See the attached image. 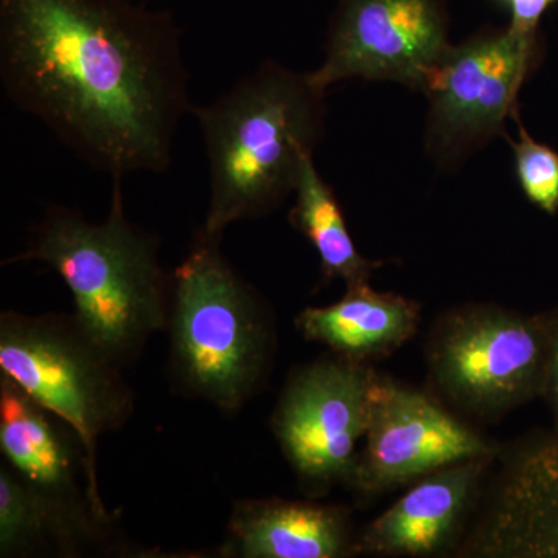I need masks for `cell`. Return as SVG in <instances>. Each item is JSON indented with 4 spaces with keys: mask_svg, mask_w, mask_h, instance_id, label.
<instances>
[{
    "mask_svg": "<svg viewBox=\"0 0 558 558\" xmlns=\"http://www.w3.org/2000/svg\"><path fill=\"white\" fill-rule=\"evenodd\" d=\"M0 83L112 179L167 171L193 108L178 22L132 0H0Z\"/></svg>",
    "mask_w": 558,
    "mask_h": 558,
    "instance_id": "1",
    "label": "cell"
},
{
    "mask_svg": "<svg viewBox=\"0 0 558 558\" xmlns=\"http://www.w3.org/2000/svg\"><path fill=\"white\" fill-rule=\"evenodd\" d=\"M326 92L264 61L208 105H193L207 154L209 202L201 231L222 241L233 223L270 215L295 193L325 135Z\"/></svg>",
    "mask_w": 558,
    "mask_h": 558,
    "instance_id": "2",
    "label": "cell"
},
{
    "mask_svg": "<svg viewBox=\"0 0 558 558\" xmlns=\"http://www.w3.org/2000/svg\"><path fill=\"white\" fill-rule=\"evenodd\" d=\"M40 263L60 275L83 329L121 366L168 328L172 278L161 267L157 241L124 213L121 179H113L108 218L51 207L28 247L5 264Z\"/></svg>",
    "mask_w": 558,
    "mask_h": 558,
    "instance_id": "3",
    "label": "cell"
},
{
    "mask_svg": "<svg viewBox=\"0 0 558 558\" xmlns=\"http://www.w3.org/2000/svg\"><path fill=\"white\" fill-rule=\"evenodd\" d=\"M168 328L175 380L223 413L240 411L269 373L275 332L266 306L220 240L201 230L172 275Z\"/></svg>",
    "mask_w": 558,
    "mask_h": 558,
    "instance_id": "4",
    "label": "cell"
},
{
    "mask_svg": "<svg viewBox=\"0 0 558 558\" xmlns=\"http://www.w3.org/2000/svg\"><path fill=\"white\" fill-rule=\"evenodd\" d=\"M121 368L75 314L9 311L0 317V374L76 433L86 454L87 494L105 519L110 515L98 488V442L123 427L134 410Z\"/></svg>",
    "mask_w": 558,
    "mask_h": 558,
    "instance_id": "5",
    "label": "cell"
},
{
    "mask_svg": "<svg viewBox=\"0 0 558 558\" xmlns=\"http://www.w3.org/2000/svg\"><path fill=\"white\" fill-rule=\"evenodd\" d=\"M548 348L549 312L469 304L436 323L427 348L429 380L457 409L501 416L542 398Z\"/></svg>",
    "mask_w": 558,
    "mask_h": 558,
    "instance_id": "6",
    "label": "cell"
},
{
    "mask_svg": "<svg viewBox=\"0 0 558 558\" xmlns=\"http://www.w3.org/2000/svg\"><path fill=\"white\" fill-rule=\"evenodd\" d=\"M538 35L484 28L444 51L429 69L425 148L440 170L453 171L498 137L519 116L521 87L538 64Z\"/></svg>",
    "mask_w": 558,
    "mask_h": 558,
    "instance_id": "7",
    "label": "cell"
},
{
    "mask_svg": "<svg viewBox=\"0 0 558 558\" xmlns=\"http://www.w3.org/2000/svg\"><path fill=\"white\" fill-rule=\"evenodd\" d=\"M376 374L368 363L332 354L303 366L286 384L271 429L293 472L315 495L351 480Z\"/></svg>",
    "mask_w": 558,
    "mask_h": 558,
    "instance_id": "8",
    "label": "cell"
},
{
    "mask_svg": "<svg viewBox=\"0 0 558 558\" xmlns=\"http://www.w3.org/2000/svg\"><path fill=\"white\" fill-rule=\"evenodd\" d=\"M447 0H339L325 60L307 73L319 90L344 80L391 81L421 92L449 49Z\"/></svg>",
    "mask_w": 558,
    "mask_h": 558,
    "instance_id": "9",
    "label": "cell"
},
{
    "mask_svg": "<svg viewBox=\"0 0 558 558\" xmlns=\"http://www.w3.org/2000/svg\"><path fill=\"white\" fill-rule=\"evenodd\" d=\"M351 484L362 494H381L436 470L475 458L494 447L438 402L416 389L376 374L368 428Z\"/></svg>",
    "mask_w": 558,
    "mask_h": 558,
    "instance_id": "10",
    "label": "cell"
},
{
    "mask_svg": "<svg viewBox=\"0 0 558 558\" xmlns=\"http://www.w3.org/2000/svg\"><path fill=\"white\" fill-rule=\"evenodd\" d=\"M462 556L558 558V432L510 453Z\"/></svg>",
    "mask_w": 558,
    "mask_h": 558,
    "instance_id": "11",
    "label": "cell"
},
{
    "mask_svg": "<svg viewBox=\"0 0 558 558\" xmlns=\"http://www.w3.org/2000/svg\"><path fill=\"white\" fill-rule=\"evenodd\" d=\"M488 459H468L422 476L363 529L355 554L429 557L449 548L475 505Z\"/></svg>",
    "mask_w": 558,
    "mask_h": 558,
    "instance_id": "12",
    "label": "cell"
},
{
    "mask_svg": "<svg viewBox=\"0 0 558 558\" xmlns=\"http://www.w3.org/2000/svg\"><path fill=\"white\" fill-rule=\"evenodd\" d=\"M110 521L87 499L49 494L9 465L0 469V557H81L105 549Z\"/></svg>",
    "mask_w": 558,
    "mask_h": 558,
    "instance_id": "13",
    "label": "cell"
},
{
    "mask_svg": "<svg viewBox=\"0 0 558 558\" xmlns=\"http://www.w3.org/2000/svg\"><path fill=\"white\" fill-rule=\"evenodd\" d=\"M223 557L341 558L355 554L351 512L343 506L250 499L233 508Z\"/></svg>",
    "mask_w": 558,
    "mask_h": 558,
    "instance_id": "14",
    "label": "cell"
},
{
    "mask_svg": "<svg viewBox=\"0 0 558 558\" xmlns=\"http://www.w3.org/2000/svg\"><path fill=\"white\" fill-rule=\"evenodd\" d=\"M0 374V450L22 480L49 494L87 499V461L78 436ZM92 505V502H90ZM94 508V506H92ZM97 512V510H95Z\"/></svg>",
    "mask_w": 558,
    "mask_h": 558,
    "instance_id": "15",
    "label": "cell"
},
{
    "mask_svg": "<svg viewBox=\"0 0 558 558\" xmlns=\"http://www.w3.org/2000/svg\"><path fill=\"white\" fill-rule=\"evenodd\" d=\"M416 301L377 292L368 282L348 286L347 295L326 307H307L295 319L307 341L325 344L332 354L368 363L387 357L416 333Z\"/></svg>",
    "mask_w": 558,
    "mask_h": 558,
    "instance_id": "16",
    "label": "cell"
},
{
    "mask_svg": "<svg viewBox=\"0 0 558 558\" xmlns=\"http://www.w3.org/2000/svg\"><path fill=\"white\" fill-rule=\"evenodd\" d=\"M289 220L311 242L326 279H341L348 286L368 282L380 263L366 259L355 247L336 193L310 157L301 170L295 205Z\"/></svg>",
    "mask_w": 558,
    "mask_h": 558,
    "instance_id": "17",
    "label": "cell"
},
{
    "mask_svg": "<svg viewBox=\"0 0 558 558\" xmlns=\"http://www.w3.org/2000/svg\"><path fill=\"white\" fill-rule=\"evenodd\" d=\"M515 174L526 199L546 215L558 211V153L532 137L519 121V138L510 142Z\"/></svg>",
    "mask_w": 558,
    "mask_h": 558,
    "instance_id": "18",
    "label": "cell"
},
{
    "mask_svg": "<svg viewBox=\"0 0 558 558\" xmlns=\"http://www.w3.org/2000/svg\"><path fill=\"white\" fill-rule=\"evenodd\" d=\"M509 10V28L521 35H538L543 14L556 5L558 0H499Z\"/></svg>",
    "mask_w": 558,
    "mask_h": 558,
    "instance_id": "19",
    "label": "cell"
},
{
    "mask_svg": "<svg viewBox=\"0 0 558 558\" xmlns=\"http://www.w3.org/2000/svg\"><path fill=\"white\" fill-rule=\"evenodd\" d=\"M542 399L553 416V429L558 432V310L549 312L548 362Z\"/></svg>",
    "mask_w": 558,
    "mask_h": 558,
    "instance_id": "20",
    "label": "cell"
}]
</instances>
